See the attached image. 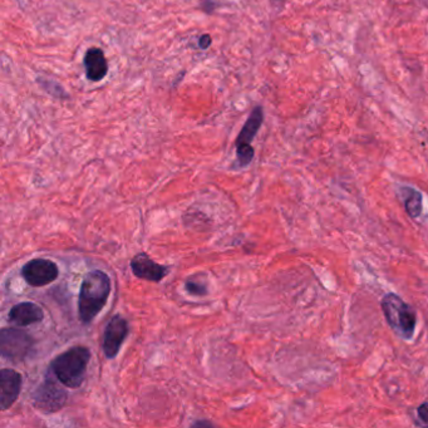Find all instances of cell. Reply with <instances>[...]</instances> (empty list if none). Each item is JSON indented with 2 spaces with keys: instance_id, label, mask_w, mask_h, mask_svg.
<instances>
[{
  "instance_id": "cell-18",
  "label": "cell",
  "mask_w": 428,
  "mask_h": 428,
  "mask_svg": "<svg viewBox=\"0 0 428 428\" xmlns=\"http://www.w3.org/2000/svg\"><path fill=\"white\" fill-rule=\"evenodd\" d=\"M211 43H213V39L210 37V34H203V35L198 38V47L203 50H209Z\"/></svg>"
},
{
  "instance_id": "cell-7",
  "label": "cell",
  "mask_w": 428,
  "mask_h": 428,
  "mask_svg": "<svg viewBox=\"0 0 428 428\" xmlns=\"http://www.w3.org/2000/svg\"><path fill=\"white\" fill-rule=\"evenodd\" d=\"M128 332L130 328L126 319L122 318L121 315H115L111 319L108 324L106 325L103 341H102V348L106 357L108 359L116 358L128 335Z\"/></svg>"
},
{
  "instance_id": "cell-2",
  "label": "cell",
  "mask_w": 428,
  "mask_h": 428,
  "mask_svg": "<svg viewBox=\"0 0 428 428\" xmlns=\"http://www.w3.org/2000/svg\"><path fill=\"white\" fill-rule=\"evenodd\" d=\"M91 351L87 347H72L50 362V372L67 388L77 390L84 382Z\"/></svg>"
},
{
  "instance_id": "cell-4",
  "label": "cell",
  "mask_w": 428,
  "mask_h": 428,
  "mask_svg": "<svg viewBox=\"0 0 428 428\" xmlns=\"http://www.w3.org/2000/svg\"><path fill=\"white\" fill-rule=\"evenodd\" d=\"M32 335L18 328H3L0 332L1 357L13 363L22 362L33 349Z\"/></svg>"
},
{
  "instance_id": "cell-5",
  "label": "cell",
  "mask_w": 428,
  "mask_h": 428,
  "mask_svg": "<svg viewBox=\"0 0 428 428\" xmlns=\"http://www.w3.org/2000/svg\"><path fill=\"white\" fill-rule=\"evenodd\" d=\"M66 390L58 387L53 379L47 377L33 393V406L43 413L61 411L67 402Z\"/></svg>"
},
{
  "instance_id": "cell-14",
  "label": "cell",
  "mask_w": 428,
  "mask_h": 428,
  "mask_svg": "<svg viewBox=\"0 0 428 428\" xmlns=\"http://www.w3.org/2000/svg\"><path fill=\"white\" fill-rule=\"evenodd\" d=\"M37 82L39 86L43 88L44 91L47 94H50V96H53L57 99H67L69 98V96L66 92V89L62 87L60 83L52 81L50 78L45 77H37Z\"/></svg>"
},
{
  "instance_id": "cell-3",
  "label": "cell",
  "mask_w": 428,
  "mask_h": 428,
  "mask_svg": "<svg viewBox=\"0 0 428 428\" xmlns=\"http://www.w3.org/2000/svg\"><path fill=\"white\" fill-rule=\"evenodd\" d=\"M381 305L387 323L395 334L400 335L402 339H411L417 324V315L413 308L395 293L385 294Z\"/></svg>"
},
{
  "instance_id": "cell-8",
  "label": "cell",
  "mask_w": 428,
  "mask_h": 428,
  "mask_svg": "<svg viewBox=\"0 0 428 428\" xmlns=\"http://www.w3.org/2000/svg\"><path fill=\"white\" fill-rule=\"evenodd\" d=\"M22 374L11 369L4 368L0 372V408L3 411L9 410L16 402L22 390Z\"/></svg>"
},
{
  "instance_id": "cell-12",
  "label": "cell",
  "mask_w": 428,
  "mask_h": 428,
  "mask_svg": "<svg viewBox=\"0 0 428 428\" xmlns=\"http://www.w3.org/2000/svg\"><path fill=\"white\" fill-rule=\"evenodd\" d=\"M264 112L261 106H257L250 116L247 117V122L244 123L242 131L236 138L235 146H252L254 138L258 135L260 127L263 125Z\"/></svg>"
},
{
  "instance_id": "cell-6",
  "label": "cell",
  "mask_w": 428,
  "mask_h": 428,
  "mask_svg": "<svg viewBox=\"0 0 428 428\" xmlns=\"http://www.w3.org/2000/svg\"><path fill=\"white\" fill-rule=\"evenodd\" d=\"M60 275L58 265L50 259L37 258L24 264L22 268L23 279L34 288H42L53 283Z\"/></svg>"
},
{
  "instance_id": "cell-13",
  "label": "cell",
  "mask_w": 428,
  "mask_h": 428,
  "mask_svg": "<svg viewBox=\"0 0 428 428\" xmlns=\"http://www.w3.org/2000/svg\"><path fill=\"white\" fill-rule=\"evenodd\" d=\"M401 196L407 214L412 219H417L422 214V193L411 186L401 187Z\"/></svg>"
},
{
  "instance_id": "cell-19",
  "label": "cell",
  "mask_w": 428,
  "mask_h": 428,
  "mask_svg": "<svg viewBox=\"0 0 428 428\" xmlns=\"http://www.w3.org/2000/svg\"><path fill=\"white\" fill-rule=\"evenodd\" d=\"M219 6L215 0H201V3H200V6L203 8V11H206V13H213L215 8Z\"/></svg>"
},
{
  "instance_id": "cell-17",
  "label": "cell",
  "mask_w": 428,
  "mask_h": 428,
  "mask_svg": "<svg viewBox=\"0 0 428 428\" xmlns=\"http://www.w3.org/2000/svg\"><path fill=\"white\" fill-rule=\"evenodd\" d=\"M418 426L428 427V402H424L417 408Z\"/></svg>"
},
{
  "instance_id": "cell-9",
  "label": "cell",
  "mask_w": 428,
  "mask_h": 428,
  "mask_svg": "<svg viewBox=\"0 0 428 428\" xmlns=\"http://www.w3.org/2000/svg\"><path fill=\"white\" fill-rule=\"evenodd\" d=\"M131 270L138 279L159 283L170 273V268L161 265L150 258L147 254L140 253L131 260Z\"/></svg>"
},
{
  "instance_id": "cell-16",
  "label": "cell",
  "mask_w": 428,
  "mask_h": 428,
  "mask_svg": "<svg viewBox=\"0 0 428 428\" xmlns=\"http://www.w3.org/2000/svg\"><path fill=\"white\" fill-rule=\"evenodd\" d=\"M185 289L193 297H203L208 294V288L201 280L188 279L185 283Z\"/></svg>"
},
{
  "instance_id": "cell-10",
  "label": "cell",
  "mask_w": 428,
  "mask_h": 428,
  "mask_svg": "<svg viewBox=\"0 0 428 428\" xmlns=\"http://www.w3.org/2000/svg\"><path fill=\"white\" fill-rule=\"evenodd\" d=\"M83 64L86 68V76L91 82H101L108 73V63L105 53L97 47H92L86 52Z\"/></svg>"
},
{
  "instance_id": "cell-11",
  "label": "cell",
  "mask_w": 428,
  "mask_h": 428,
  "mask_svg": "<svg viewBox=\"0 0 428 428\" xmlns=\"http://www.w3.org/2000/svg\"><path fill=\"white\" fill-rule=\"evenodd\" d=\"M43 309L32 302L16 304L8 314L9 322L16 324L18 327H28L30 324L39 323L43 320Z\"/></svg>"
},
{
  "instance_id": "cell-15",
  "label": "cell",
  "mask_w": 428,
  "mask_h": 428,
  "mask_svg": "<svg viewBox=\"0 0 428 428\" xmlns=\"http://www.w3.org/2000/svg\"><path fill=\"white\" fill-rule=\"evenodd\" d=\"M253 146H240L236 147V162L239 167H247L252 164L254 159Z\"/></svg>"
},
{
  "instance_id": "cell-1",
  "label": "cell",
  "mask_w": 428,
  "mask_h": 428,
  "mask_svg": "<svg viewBox=\"0 0 428 428\" xmlns=\"http://www.w3.org/2000/svg\"><path fill=\"white\" fill-rule=\"evenodd\" d=\"M111 294V279L102 270H92L84 275L78 298V315L89 324L106 307Z\"/></svg>"
}]
</instances>
